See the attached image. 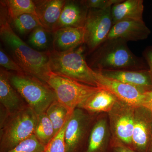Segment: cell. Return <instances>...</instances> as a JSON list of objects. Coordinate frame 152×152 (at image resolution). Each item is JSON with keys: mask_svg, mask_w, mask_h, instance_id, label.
I'll return each instance as SVG.
<instances>
[{"mask_svg": "<svg viewBox=\"0 0 152 152\" xmlns=\"http://www.w3.org/2000/svg\"><path fill=\"white\" fill-rule=\"evenodd\" d=\"M1 8L0 36L10 50L14 60L26 73L47 83L52 73L50 66L49 50L38 51L28 45L14 31L9 23L7 11Z\"/></svg>", "mask_w": 152, "mask_h": 152, "instance_id": "cell-1", "label": "cell"}, {"mask_svg": "<svg viewBox=\"0 0 152 152\" xmlns=\"http://www.w3.org/2000/svg\"><path fill=\"white\" fill-rule=\"evenodd\" d=\"M91 54L89 66L98 72L149 69L144 58L133 53L122 39H107Z\"/></svg>", "mask_w": 152, "mask_h": 152, "instance_id": "cell-2", "label": "cell"}, {"mask_svg": "<svg viewBox=\"0 0 152 152\" xmlns=\"http://www.w3.org/2000/svg\"><path fill=\"white\" fill-rule=\"evenodd\" d=\"M86 49L82 45L65 52L49 51L51 71L82 83L99 87L96 72L91 68L86 60Z\"/></svg>", "mask_w": 152, "mask_h": 152, "instance_id": "cell-3", "label": "cell"}, {"mask_svg": "<svg viewBox=\"0 0 152 152\" xmlns=\"http://www.w3.org/2000/svg\"><path fill=\"white\" fill-rule=\"evenodd\" d=\"M10 80L28 106L37 115L45 113L57 100L54 91L47 83L26 73L10 72Z\"/></svg>", "mask_w": 152, "mask_h": 152, "instance_id": "cell-4", "label": "cell"}, {"mask_svg": "<svg viewBox=\"0 0 152 152\" xmlns=\"http://www.w3.org/2000/svg\"><path fill=\"white\" fill-rule=\"evenodd\" d=\"M38 115L27 105L0 123V152H8L34 134Z\"/></svg>", "mask_w": 152, "mask_h": 152, "instance_id": "cell-5", "label": "cell"}, {"mask_svg": "<svg viewBox=\"0 0 152 152\" xmlns=\"http://www.w3.org/2000/svg\"><path fill=\"white\" fill-rule=\"evenodd\" d=\"M47 83L54 91L57 100L71 113L82 102L102 88L84 84L53 72Z\"/></svg>", "mask_w": 152, "mask_h": 152, "instance_id": "cell-6", "label": "cell"}, {"mask_svg": "<svg viewBox=\"0 0 152 152\" xmlns=\"http://www.w3.org/2000/svg\"><path fill=\"white\" fill-rule=\"evenodd\" d=\"M98 115H91L79 108L75 109L65 132V152H83Z\"/></svg>", "mask_w": 152, "mask_h": 152, "instance_id": "cell-7", "label": "cell"}, {"mask_svg": "<svg viewBox=\"0 0 152 152\" xmlns=\"http://www.w3.org/2000/svg\"><path fill=\"white\" fill-rule=\"evenodd\" d=\"M135 107L118 100L107 114L112 142L124 144L132 148Z\"/></svg>", "mask_w": 152, "mask_h": 152, "instance_id": "cell-8", "label": "cell"}, {"mask_svg": "<svg viewBox=\"0 0 152 152\" xmlns=\"http://www.w3.org/2000/svg\"><path fill=\"white\" fill-rule=\"evenodd\" d=\"M112 7L89 9L84 25L85 46L91 54L107 39L113 26Z\"/></svg>", "mask_w": 152, "mask_h": 152, "instance_id": "cell-9", "label": "cell"}, {"mask_svg": "<svg viewBox=\"0 0 152 152\" xmlns=\"http://www.w3.org/2000/svg\"><path fill=\"white\" fill-rule=\"evenodd\" d=\"M152 139V113L143 106L135 109L132 144L137 152H149Z\"/></svg>", "mask_w": 152, "mask_h": 152, "instance_id": "cell-10", "label": "cell"}, {"mask_svg": "<svg viewBox=\"0 0 152 152\" xmlns=\"http://www.w3.org/2000/svg\"><path fill=\"white\" fill-rule=\"evenodd\" d=\"M96 72L99 87L108 91L119 101L135 107L142 106L147 93L131 85L106 77Z\"/></svg>", "mask_w": 152, "mask_h": 152, "instance_id": "cell-11", "label": "cell"}, {"mask_svg": "<svg viewBox=\"0 0 152 152\" xmlns=\"http://www.w3.org/2000/svg\"><path fill=\"white\" fill-rule=\"evenodd\" d=\"M111 134L107 114L96 118L83 152H111Z\"/></svg>", "mask_w": 152, "mask_h": 152, "instance_id": "cell-12", "label": "cell"}, {"mask_svg": "<svg viewBox=\"0 0 152 152\" xmlns=\"http://www.w3.org/2000/svg\"><path fill=\"white\" fill-rule=\"evenodd\" d=\"M151 33L143 20H128L113 25L107 39L119 38L127 42L143 40Z\"/></svg>", "mask_w": 152, "mask_h": 152, "instance_id": "cell-13", "label": "cell"}, {"mask_svg": "<svg viewBox=\"0 0 152 152\" xmlns=\"http://www.w3.org/2000/svg\"><path fill=\"white\" fill-rule=\"evenodd\" d=\"M0 103L1 106L9 115L15 113L28 105L11 84L10 72L1 67L0 70Z\"/></svg>", "mask_w": 152, "mask_h": 152, "instance_id": "cell-14", "label": "cell"}, {"mask_svg": "<svg viewBox=\"0 0 152 152\" xmlns=\"http://www.w3.org/2000/svg\"><path fill=\"white\" fill-rule=\"evenodd\" d=\"M98 72L106 77L135 87L144 92L152 91V83L149 69L104 70Z\"/></svg>", "mask_w": 152, "mask_h": 152, "instance_id": "cell-15", "label": "cell"}, {"mask_svg": "<svg viewBox=\"0 0 152 152\" xmlns=\"http://www.w3.org/2000/svg\"><path fill=\"white\" fill-rule=\"evenodd\" d=\"M88 11L81 1H66L53 32L61 28L84 27Z\"/></svg>", "mask_w": 152, "mask_h": 152, "instance_id": "cell-16", "label": "cell"}, {"mask_svg": "<svg viewBox=\"0 0 152 152\" xmlns=\"http://www.w3.org/2000/svg\"><path fill=\"white\" fill-rule=\"evenodd\" d=\"M53 33V50L56 51H67L84 45V27L61 28Z\"/></svg>", "mask_w": 152, "mask_h": 152, "instance_id": "cell-17", "label": "cell"}, {"mask_svg": "<svg viewBox=\"0 0 152 152\" xmlns=\"http://www.w3.org/2000/svg\"><path fill=\"white\" fill-rule=\"evenodd\" d=\"M117 100L113 94L102 88L82 102L77 108L83 109L91 115L107 114Z\"/></svg>", "mask_w": 152, "mask_h": 152, "instance_id": "cell-18", "label": "cell"}, {"mask_svg": "<svg viewBox=\"0 0 152 152\" xmlns=\"http://www.w3.org/2000/svg\"><path fill=\"white\" fill-rule=\"evenodd\" d=\"M66 1L64 0H48L35 2L38 18L44 28L50 33L53 32Z\"/></svg>", "mask_w": 152, "mask_h": 152, "instance_id": "cell-19", "label": "cell"}, {"mask_svg": "<svg viewBox=\"0 0 152 152\" xmlns=\"http://www.w3.org/2000/svg\"><path fill=\"white\" fill-rule=\"evenodd\" d=\"M144 10L143 0H123L112 6L113 25L128 20H142Z\"/></svg>", "mask_w": 152, "mask_h": 152, "instance_id": "cell-20", "label": "cell"}, {"mask_svg": "<svg viewBox=\"0 0 152 152\" xmlns=\"http://www.w3.org/2000/svg\"><path fill=\"white\" fill-rule=\"evenodd\" d=\"M45 113L53 126L55 135L61 130L72 114L57 100L51 104Z\"/></svg>", "mask_w": 152, "mask_h": 152, "instance_id": "cell-21", "label": "cell"}, {"mask_svg": "<svg viewBox=\"0 0 152 152\" xmlns=\"http://www.w3.org/2000/svg\"><path fill=\"white\" fill-rule=\"evenodd\" d=\"M4 2L7 7L9 20H12L25 14H33L38 16L37 7L34 1L7 0Z\"/></svg>", "mask_w": 152, "mask_h": 152, "instance_id": "cell-22", "label": "cell"}, {"mask_svg": "<svg viewBox=\"0 0 152 152\" xmlns=\"http://www.w3.org/2000/svg\"><path fill=\"white\" fill-rule=\"evenodd\" d=\"M34 134L45 147L56 136L53 126L45 113L38 116Z\"/></svg>", "mask_w": 152, "mask_h": 152, "instance_id": "cell-23", "label": "cell"}, {"mask_svg": "<svg viewBox=\"0 0 152 152\" xmlns=\"http://www.w3.org/2000/svg\"><path fill=\"white\" fill-rule=\"evenodd\" d=\"M10 21L13 28L22 35L32 32L39 27H43L38 17L33 14H24Z\"/></svg>", "mask_w": 152, "mask_h": 152, "instance_id": "cell-24", "label": "cell"}, {"mask_svg": "<svg viewBox=\"0 0 152 152\" xmlns=\"http://www.w3.org/2000/svg\"><path fill=\"white\" fill-rule=\"evenodd\" d=\"M45 148V146L33 134L7 152H43Z\"/></svg>", "mask_w": 152, "mask_h": 152, "instance_id": "cell-25", "label": "cell"}, {"mask_svg": "<svg viewBox=\"0 0 152 152\" xmlns=\"http://www.w3.org/2000/svg\"><path fill=\"white\" fill-rule=\"evenodd\" d=\"M49 33L50 32L43 27L37 28L31 33L29 37V42L36 48L46 49L48 46Z\"/></svg>", "mask_w": 152, "mask_h": 152, "instance_id": "cell-26", "label": "cell"}, {"mask_svg": "<svg viewBox=\"0 0 152 152\" xmlns=\"http://www.w3.org/2000/svg\"><path fill=\"white\" fill-rule=\"evenodd\" d=\"M69 118L61 130L45 147L43 152H65V132Z\"/></svg>", "mask_w": 152, "mask_h": 152, "instance_id": "cell-27", "label": "cell"}, {"mask_svg": "<svg viewBox=\"0 0 152 152\" xmlns=\"http://www.w3.org/2000/svg\"><path fill=\"white\" fill-rule=\"evenodd\" d=\"M123 0H84L81 1L83 4L88 9L105 10L112 7Z\"/></svg>", "mask_w": 152, "mask_h": 152, "instance_id": "cell-28", "label": "cell"}, {"mask_svg": "<svg viewBox=\"0 0 152 152\" xmlns=\"http://www.w3.org/2000/svg\"><path fill=\"white\" fill-rule=\"evenodd\" d=\"M0 65L2 68L7 70H12L18 73H25L15 60L10 58L1 48L0 50Z\"/></svg>", "mask_w": 152, "mask_h": 152, "instance_id": "cell-29", "label": "cell"}, {"mask_svg": "<svg viewBox=\"0 0 152 152\" xmlns=\"http://www.w3.org/2000/svg\"><path fill=\"white\" fill-rule=\"evenodd\" d=\"M144 59L148 66L150 76L152 83V46L147 47L142 53Z\"/></svg>", "mask_w": 152, "mask_h": 152, "instance_id": "cell-30", "label": "cell"}, {"mask_svg": "<svg viewBox=\"0 0 152 152\" xmlns=\"http://www.w3.org/2000/svg\"><path fill=\"white\" fill-rule=\"evenodd\" d=\"M111 152H137L131 147L124 144L111 142Z\"/></svg>", "mask_w": 152, "mask_h": 152, "instance_id": "cell-31", "label": "cell"}, {"mask_svg": "<svg viewBox=\"0 0 152 152\" xmlns=\"http://www.w3.org/2000/svg\"><path fill=\"white\" fill-rule=\"evenodd\" d=\"M142 106L146 108L152 113V91L146 94Z\"/></svg>", "mask_w": 152, "mask_h": 152, "instance_id": "cell-32", "label": "cell"}, {"mask_svg": "<svg viewBox=\"0 0 152 152\" xmlns=\"http://www.w3.org/2000/svg\"><path fill=\"white\" fill-rule=\"evenodd\" d=\"M149 152H152V139L151 142V145H150Z\"/></svg>", "mask_w": 152, "mask_h": 152, "instance_id": "cell-33", "label": "cell"}]
</instances>
